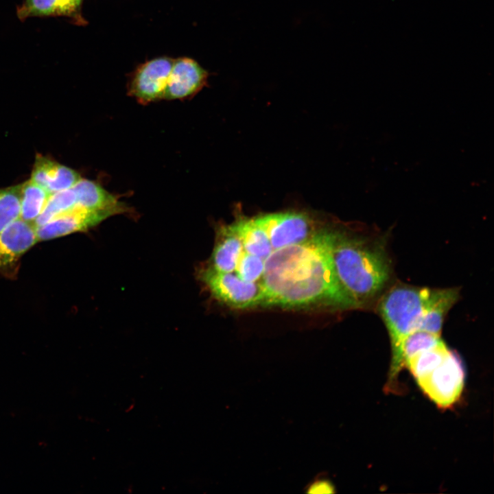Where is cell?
<instances>
[{
  "label": "cell",
  "mask_w": 494,
  "mask_h": 494,
  "mask_svg": "<svg viewBox=\"0 0 494 494\" xmlns=\"http://www.w3.org/2000/svg\"><path fill=\"white\" fill-rule=\"evenodd\" d=\"M231 225L239 235L246 252L266 260L273 252L266 232L255 217L239 215Z\"/></svg>",
  "instance_id": "16"
},
{
  "label": "cell",
  "mask_w": 494,
  "mask_h": 494,
  "mask_svg": "<svg viewBox=\"0 0 494 494\" xmlns=\"http://www.w3.org/2000/svg\"><path fill=\"white\" fill-rule=\"evenodd\" d=\"M21 185L0 189V233L20 217Z\"/></svg>",
  "instance_id": "19"
},
{
  "label": "cell",
  "mask_w": 494,
  "mask_h": 494,
  "mask_svg": "<svg viewBox=\"0 0 494 494\" xmlns=\"http://www.w3.org/2000/svg\"><path fill=\"white\" fill-rule=\"evenodd\" d=\"M266 306L338 309L357 306L341 285L330 252L328 230L306 241L274 250L260 281Z\"/></svg>",
  "instance_id": "1"
},
{
  "label": "cell",
  "mask_w": 494,
  "mask_h": 494,
  "mask_svg": "<svg viewBox=\"0 0 494 494\" xmlns=\"http://www.w3.org/2000/svg\"><path fill=\"white\" fill-rule=\"evenodd\" d=\"M466 379V370L460 357L450 351L427 373L416 380L423 394L438 407L450 408L460 399Z\"/></svg>",
  "instance_id": "4"
},
{
  "label": "cell",
  "mask_w": 494,
  "mask_h": 494,
  "mask_svg": "<svg viewBox=\"0 0 494 494\" xmlns=\"http://www.w3.org/2000/svg\"><path fill=\"white\" fill-rule=\"evenodd\" d=\"M336 275L357 307L372 301L390 276L389 259L377 242L341 230H328Z\"/></svg>",
  "instance_id": "2"
},
{
  "label": "cell",
  "mask_w": 494,
  "mask_h": 494,
  "mask_svg": "<svg viewBox=\"0 0 494 494\" xmlns=\"http://www.w3.org/2000/svg\"><path fill=\"white\" fill-rule=\"evenodd\" d=\"M265 260L245 251L239 258L235 272L248 281H260L264 271Z\"/></svg>",
  "instance_id": "20"
},
{
  "label": "cell",
  "mask_w": 494,
  "mask_h": 494,
  "mask_svg": "<svg viewBox=\"0 0 494 494\" xmlns=\"http://www.w3.org/2000/svg\"><path fill=\"white\" fill-rule=\"evenodd\" d=\"M76 206V195L72 187L52 193L34 222V225L36 227L41 226Z\"/></svg>",
  "instance_id": "18"
},
{
  "label": "cell",
  "mask_w": 494,
  "mask_h": 494,
  "mask_svg": "<svg viewBox=\"0 0 494 494\" xmlns=\"http://www.w3.org/2000/svg\"><path fill=\"white\" fill-rule=\"evenodd\" d=\"M74 169L37 154L31 180L49 193L73 187L80 179Z\"/></svg>",
  "instance_id": "11"
},
{
  "label": "cell",
  "mask_w": 494,
  "mask_h": 494,
  "mask_svg": "<svg viewBox=\"0 0 494 494\" xmlns=\"http://www.w3.org/2000/svg\"><path fill=\"white\" fill-rule=\"evenodd\" d=\"M208 76V72L191 58L174 60L163 99H183L193 96L205 86Z\"/></svg>",
  "instance_id": "9"
},
{
  "label": "cell",
  "mask_w": 494,
  "mask_h": 494,
  "mask_svg": "<svg viewBox=\"0 0 494 494\" xmlns=\"http://www.w3.org/2000/svg\"><path fill=\"white\" fill-rule=\"evenodd\" d=\"M108 212L89 211L76 206L47 223L36 227L38 242L87 231L112 216Z\"/></svg>",
  "instance_id": "8"
},
{
  "label": "cell",
  "mask_w": 494,
  "mask_h": 494,
  "mask_svg": "<svg viewBox=\"0 0 494 494\" xmlns=\"http://www.w3.org/2000/svg\"><path fill=\"white\" fill-rule=\"evenodd\" d=\"M51 193L31 179L21 185L20 217L34 223L44 209Z\"/></svg>",
  "instance_id": "17"
},
{
  "label": "cell",
  "mask_w": 494,
  "mask_h": 494,
  "mask_svg": "<svg viewBox=\"0 0 494 494\" xmlns=\"http://www.w3.org/2000/svg\"><path fill=\"white\" fill-rule=\"evenodd\" d=\"M173 62L162 56L140 65L130 82L129 94L143 104L163 99Z\"/></svg>",
  "instance_id": "7"
},
{
  "label": "cell",
  "mask_w": 494,
  "mask_h": 494,
  "mask_svg": "<svg viewBox=\"0 0 494 494\" xmlns=\"http://www.w3.org/2000/svg\"><path fill=\"white\" fill-rule=\"evenodd\" d=\"M199 278L215 299L229 307H265L266 294L261 281H245L235 272H220L211 266L202 268Z\"/></svg>",
  "instance_id": "5"
},
{
  "label": "cell",
  "mask_w": 494,
  "mask_h": 494,
  "mask_svg": "<svg viewBox=\"0 0 494 494\" xmlns=\"http://www.w3.org/2000/svg\"><path fill=\"white\" fill-rule=\"evenodd\" d=\"M458 298L456 288L433 289L430 303L423 314L417 330L440 335L444 318Z\"/></svg>",
  "instance_id": "15"
},
{
  "label": "cell",
  "mask_w": 494,
  "mask_h": 494,
  "mask_svg": "<svg viewBox=\"0 0 494 494\" xmlns=\"http://www.w3.org/2000/svg\"><path fill=\"white\" fill-rule=\"evenodd\" d=\"M83 0H24L17 8L21 20L34 16H67L77 24L86 23L82 16Z\"/></svg>",
  "instance_id": "14"
},
{
  "label": "cell",
  "mask_w": 494,
  "mask_h": 494,
  "mask_svg": "<svg viewBox=\"0 0 494 494\" xmlns=\"http://www.w3.org/2000/svg\"><path fill=\"white\" fill-rule=\"evenodd\" d=\"M432 290L397 285L381 298L378 309L389 333L392 355L397 353L402 340L417 330Z\"/></svg>",
  "instance_id": "3"
},
{
  "label": "cell",
  "mask_w": 494,
  "mask_h": 494,
  "mask_svg": "<svg viewBox=\"0 0 494 494\" xmlns=\"http://www.w3.org/2000/svg\"><path fill=\"white\" fill-rule=\"evenodd\" d=\"M72 189L76 195L77 206L81 208L108 212L113 215L128 211L125 204L92 180L81 178Z\"/></svg>",
  "instance_id": "12"
},
{
  "label": "cell",
  "mask_w": 494,
  "mask_h": 494,
  "mask_svg": "<svg viewBox=\"0 0 494 494\" xmlns=\"http://www.w3.org/2000/svg\"><path fill=\"white\" fill-rule=\"evenodd\" d=\"M255 218L266 232L273 251L303 242L317 232L313 219L302 211L266 213Z\"/></svg>",
  "instance_id": "6"
},
{
  "label": "cell",
  "mask_w": 494,
  "mask_h": 494,
  "mask_svg": "<svg viewBox=\"0 0 494 494\" xmlns=\"http://www.w3.org/2000/svg\"><path fill=\"white\" fill-rule=\"evenodd\" d=\"M244 252L242 242L231 224L221 226L217 230L209 266L220 272H235Z\"/></svg>",
  "instance_id": "13"
},
{
  "label": "cell",
  "mask_w": 494,
  "mask_h": 494,
  "mask_svg": "<svg viewBox=\"0 0 494 494\" xmlns=\"http://www.w3.org/2000/svg\"><path fill=\"white\" fill-rule=\"evenodd\" d=\"M36 242L34 223L16 220L0 233V271L16 265L19 259Z\"/></svg>",
  "instance_id": "10"
}]
</instances>
